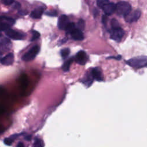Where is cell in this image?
Segmentation results:
<instances>
[{
    "instance_id": "obj_1",
    "label": "cell",
    "mask_w": 147,
    "mask_h": 147,
    "mask_svg": "<svg viewBox=\"0 0 147 147\" xmlns=\"http://www.w3.org/2000/svg\"><path fill=\"white\" fill-rule=\"evenodd\" d=\"M126 63L131 67L140 68L147 67V57L138 56L131 58L126 61Z\"/></svg>"
},
{
    "instance_id": "obj_2",
    "label": "cell",
    "mask_w": 147,
    "mask_h": 147,
    "mask_svg": "<svg viewBox=\"0 0 147 147\" xmlns=\"http://www.w3.org/2000/svg\"><path fill=\"white\" fill-rule=\"evenodd\" d=\"M115 11L119 16L125 17L131 10V7L130 3L125 1H121L115 5Z\"/></svg>"
},
{
    "instance_id": "obj_3",
    "label": "cell",
    "mask_w": 147,
    "mask_h": 147,
    "mask_svg": "<svg viewBox=\"0 0 147 147\" xmlns=\"http://www.w3.org/2000/svg\"><path fill=\"white\" fill-rule=\"evenodd\" d=\"M40 51V47L38 45H35L32 47L28 52L24 54L22 57V60L25 61H30L33 60L37 56Z\"/></svg>"
},
{
    "instance_id": "obj_4",
    "label": "cell",
    "mask_w": 147,
    "mask_h": 147,
    "mask_svg": "<svg viewBox=\"0 0 147 147\" xmlns=\"http://www.w3.org/2000/svg\"><path fill=\"white\" fill-rule=\"evenodd\" d=\"M125 32L121 28H117L115 29H111L110 30V37L113 40L119 42L121 40L124 36Z\"/></svg>"
},
{
    "instance_id": "obj_5",
    "label": "cell",
    "mask_w": 147,
    "mask_h": 147,
    "mask_svg": "<svg viewBox=\"0 0 147 147\" xmlns=\"http://www.w3.org/2000/svg\"><path fill=\"white\" fill-rule=\"evenodd\" d=\"M141 16V11L139 10H136L131 11V10L126 15L125 17V20L126 22L129 23H132L133 22L137 21Z\"/></svg>"
},
{
    "instance_id": "obj_6",
    "label": "cell",
    "mask_w": 147,
    "mask_h": 147,
    "mask_svg": "<svg viewBox=\"0 0 147 147\" xmlns=\"http://www.w3.org/2000/svg\"><path fill=\"white\" fill-rule=\"evenodd\" d=\"M11 47V43L7 38L0 37V53L8 51Z\"/></svg>"
},
{
    "instance_id": "obj_7",
    "label": "cell",
    "mask_w": 147,
    "mask_h": 147,
    "mask_svg": "<svg viewBox=\"0 0 147 147\" xmlns=\"http://www.w3.org/2000/svg\"><path fill=\"white\" fill-rule=\"evenodd\" d=\"M88 60V57L86 53L83 51H79L75 56V60L76 61L80 64V65H84Z\"/></svg>"
},
{
    "instance_id": "obj_8",
    "label": "cell",
    "mask_w": 147,
    "mask_h": 147,
    "mask_svg": "<svg viewBox=\"0 0 147 147\" xmlns=\"http://www.w3.org/2000/svg\"><path fill=\"white\" fill-rule=\"evenodd\" d=\"M6 34L13 40H22L24 37L23 34L10 29H8L6 30Z\"/></svg>"
},
{
    "instance_id": "obj_9",
    "label": "cell",
    "mask_w": 147,
    "mask_h": 147,
    "mask_svg": "<svg viewBox=\"0 0 147 147\" xmlns=\"http://www.w3.org/2000/svg\"><path fill=\"white\" fill-rule=\"evenodd\" d=\"M90 74L91 75L93 79H95L99 82L103 80V77L102 71L98 67H95L92 68Z\"/></svg>"
},
{
    "instance_id": "obj_10",
    "label": "cell",
    "mask_w": 147,
    "mask_h": 147,
    "mask_svg": "<svg viewBox=\"0 0 147 147\" xmlns=\"http://www.w3.org/2000/svg\"><path fill=\"white\" fill-rule=\"evenodd\" d=\"M69 22L68 17L65 15H61L59 17L58 20V28L61 30L65 29V28H66L67 25L68 24Z\"/></svg>"
},
{
    "instance_id": "obj_11",
    "label": "cell",
    "mask_w": 147,
    "mask_h": 147,
    "mask_svg": "<svg viewBox=\"0 0 147 147\" xmlns=\"http://www.w3.org/2000/svg\"><path fill=\"white\" fill-rule=\"evenodd\" d=\"M0 62L4 65H10L14 62V55L12 53H9L5 57L0 60Z\"/></svg>"
},
{
    "instance_id": "obj_12",
    "label": "cell",
    "mask_w": 147,
    "mask_h": 147,
    "mask_svg": "<svg viewBox=\"0 0 147 147\" xmlns=\"http://www.w3.org/2000/svg\"><path fill=\"white\" fill-rule=\"evenodd\" d=\"M72 38L75 40H78V41H81L83 40L84 38V34L83 32H82L81 30L75 28L71 33Z\"/></svg>"
},
{
    "instance_id": "obj_13",
    "label": "cell",
    "mask_w": 147,
    "mask_h": 147,
    "mask_svg": "<svg viewBox=\"0 0 147 147\" xmlns=\"http://www.w3.org/2000/svg\"><path fill=\"white\" fill-rule=\"evenodd\" d=\"M115 5L113 3H109L105 6H104L102 9L106 16L111 15L115 11Z\"/></svg>"
},
{
    "instance_id": "obj_14",
    "label": "cell",
    "mask_w": 147,
    "mask_h": 147,
    "mask_svg": "<svg viewBox=\"0 0 147 147\" xmlns=\"http://www.w3.org/2000/svg\"><path fill=\"white\" fill-rule=\"evenodd\" d=\"M44 12V8L42 7H39L30 13V17L33 18H40Z\"/></svg>"
},
{
    "instance_id": "obj_15",
    "label": "cell",
    "mask_w": 147,
    "mask_h": 147,
    "mask_svg": "<svg viewBox=\"0 0 147 147\" xmlns=\"http://www.w3.org/2000/svg\"><path fill=\"white\" fill-rule=\"evenodd\" d=\"M19 136H20L19 134H16L11 135L10 137H7V138H6L4 139V143L6 145H11L12 142H13V141Z\"/></svg>"
},
{
    "instance_id": "obj_16",
    "label": "cell",
    "mask_w": 147,
    "mask_h": 147,
    "mask_svg": "<svg viewBox=\"0 0 147 147\" xmlns=\"http://www.w3.org/2000/svg\"><path fill=\"white\" fill-rule=\"evenodd\" d=\"M93 81V78H92L91 75H90V74H89L88 75H87L86 76H85L82 80V82L85 84L87 85L88 86H90Z\"/></svg>"
},
{
    "instance_id": "obj_17",
    "label": "cell",
    "mask_w": 147,
    "mask_h": 147,
    "mask_svg": "<svg viewBox=\"0 0 147 147\" xmlns=\"http://www.w3.org/2000/svg\"><path fill=\"white\" fill-rule=\"evenodd\" d=\"M74 61V58L71 57L70 59H69L68 60H67L63 65L62 66V69L64 71H68L69 69L70 65L71 64V63L73 62Z\"/></svg>"
},
{
    "instance_id": "obj_18",
    "label": "cell",
    "mask_w": 147,
    "mask_h": 147,
    "mask_svg": "<svg viewBox=\"0 0 147 147\" xmlns=\"http://www.w3.org/2000/svg\"><path fill=\"white\" fill-rule=\"evenodd\" d=\"M32 147H44V143L41 139L39 138H35Z\"/></svg>"
},
{
    "instance_id": "obj_19",
    "label": "cell",
    "mask_w": 147,
    "mask_h": 147,
    "mask_svg": "<svg viewBox=\"0 0 147 147\" xmlns=\"http://www.w3.org/2000/svg\"><path fill=\"white\" fill-rule=\"evenodd\" d=\"M75 29V25L74 22H69L65 28V30L68 33H71Z\"/></svg>"
},
{
    "instance_id": "obj_20",
    "label": "cell",
    "mask_w": 147,
    "mask_h": 147,
    "mask_svg": "<svg viewBox=\"0 0 147 147\" xmlns=\"http://www.w3.org/2000/svg\"><path fill=\"white\" fill-rule=\"evenodd\" d=\"M69 53H70V50L69 48H64L61 49L60 52V54L63 59H65L67 57H68Z\"/></svg>"
},
{
    "instance_id": "obj_21",
    "label": "cell",
    "mask_w": 147,
    "mask_h": 147,
    "mask_svg": "<svg viewBox=\"0 0 147 147\" xmlns=\"http://www.w3.org/2000/svg\"><path fill=\"white\" fill-rule=\"evenodd\" d=\"M109 3V0H97V5L100 8H103Z\"/></svg>"
},
{
    "instance_id": "obj_22",
    "label": "cell",
    "mask_w": 147,
    "mask_h": 147,
    "mask_svg": "<svg viewBox=\"0 0 147 147\" xmlns=\"http://www.w3.org/2000/svg\"><path fill=\"white\" fill-rule=\"evenodd\" d=\"M78 26V29L82 30L84 29L85 27V22L83 19H80L78 22L77 24Z\"/></svg>"
},
{
    "instance_id": "obj_23",
    "label": "cell",
    "mask_w": 147,
    "mask_h": 147,
    "mask_svg": "<svg viewBox=\"0 0 147 147\" xmlns=\"http://www.w3.org/2000/svg\"><path fill=\"white\" fill-rule=\"evenodd\" d=\"M40 36V34L38 32H37L36 30H33L32 31V37L30 41H33L37 38H38Z\"/></svg>"
},
{
    "instance_id": "obj_24",
    "label": "cell",
    "mask_w": 147,
    "mask_h": 147,
    "mask_svg": "<svg viewBox=\"0 0 147 147\" xmlns=\"http://www.w3.org/2000/svg\"><path fill=\"white\" fill-rule=\"evenodd\" d=\"M111 29H115L117 28H119V24L118 22L117 21V20L115 19H113L111 21Z\"/></svg>"
},
{
    "instance_id": "obj_25",
    "label": "cell",
    "mask_w": 147,
    "mask_h": 147,
    "mask_svg": "<svg viewBox=\"0 0 147 147\" xmlns=\"http://www.w3.org/2000/svg\"><path fill=\"white\" fill-rule=\"evenodd\" d=\"M57 11L56 10H51V11H47L45 13V14L47 15V16H51V17H55V16H57Z\"/></svg>"
},
{
    "instance_id": "obj_26",
    "label": "cell",
    "mask_w": 147,
    "mask_h": 147,
    "mask_svg": "<svg viewBox=\"0 0 147 147\" xmlns=\"http://www.w3.org/2000/svg\"><path fill=\"white\" fill-rule=\"evenodd\" d=\"M14 2V0H2L3 3L6 5H12Z\"/></svg>"
},
{
    "instance_id": "obj_27",
    "label": "cell",
    "mask_w": 147,
    "mask_h": 147,
    "mask_svg": "<svg viewBox=\"0 0 147 147\" xmlns=\"http://www.w3.org/2000/svg\"><path fill=\"white\" fill-rule=\"evenodd\" d=\"M12 7L14 8V9H18L20 8L21 7V5L20 4V3L17 2H14L12 4Z\"/></svg>"
},
{
    "instance_id": "obj_28",
    "label": "cell",
    "mask_w": 147,
    "mask_h": 147,
    "mask_svg": "<svg viewBox=\"0 0 147 147\" xmlns=\"http://www.w3.org/2000/svg\"><path fill=\"white\" fill-rule=\"evenodd\" d=\"M107 22V16H102V22L103 24H105Z\"/></svg>"
},
{
    "instance_id": "obj_29",
    "label": "cell",
    "mask_w": 147,
    "mask_h": 147,
    "mask_svg": "<svg viewBox=\"0 0 147 147\" xmlns=\"http://www.w3.org/2000/svg\"><path fill=\"white\" fill-rule=\"evenodd\" d=\"M16 147H25V145H24V144L23 142H19L17 144Z\"/></svg>"
},
{
    "instance_id": "obj_30",
    "label": "cell",
    "mask_w": 147,
    "mask_h": 147,
    "mask_svg": "<svg viewBox=\"0 0 147 147\" xmlns=\"http://www.w3.org/2000/svg\"><path fill=\"white\" fill-rule=\"evenodd\" d=\"M20 14H21V15H25V14H27V11H25V12H24V11H20Z\"/></svg>"
},
{
    "instance_id": "obj_31",
    "label": "cell",
    "mask_w": 147,
    "mask_h": 147,
    "mask_svg": "<svg viewBox=\"0 0 147 147\" xmlns=\"http://www.w3.org/2000/svg\"><path fill=\"white\" fill-rule=\"evenodd\" d=\"M25 139L28 141H30V136H27L26 137H25Z\"/></svg>"
},
{
    "instance_id": "obj_32",
    "label": "cell",
    "mask_w": 147,
    "mask_h": 147,
    "mask_svg": "<svg viewBox=\"0 0 147 147\" xmlns=\"http://www.w3.org/2000/svg\"><path fill=\"white\" fill-rule=\"evenodd\" d=\"M3 17H1V16H0V22H2V21H3Z\"/></svg>"
},
{
    "instance_id": "obj_33",
    "label": "cell",
    "mask_w": 147,
    "mask_h": 147,
    "mask_svg": "<svg viewBox=\"0 0 147 147\" xmlns=\"http://www.w3.org/2000/svg\"><path fill=\"white\" fill-rule=\"evenodd\" d=\"M1 31H0V36H1Z\"/></svg>"
}]
</instances>
